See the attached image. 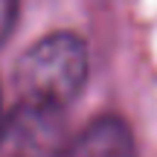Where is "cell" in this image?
<instances>
[{"instance_id":"6da1fadb","label":"cell","mask_w":157,"mask_h":157,"mask_svg":"<svg viewBox=\"0 0 157 157\" xmlns=\"http://www.w3.org/2000/svg\"><path fill=\"white\" fill-rule=\"evenodd\" d=\"M87 78V47L73 32L35 41L15 64V90L23 108L58 111L73 102Z\"/></svg>"},{"instance_id":"7a4b0ae2","label":"cell","mask_w":157,"mask_h":157,"mask_svg":"<svg viewBox=\"0 0 157 157\" xmlns=\"http://www.w3.org/2000/svg\"><path fill=\"white\" fill-rule=\"evenodd\" d=\"M58 157H137V140L125 119L105 113L61 146Z\"/></svg>"},{"instance_id":"3957f363","label":"cell","mask_w":157,"mask_h":157,"mask_svg":"<svg viewBox=\"0 0 157 157\" xmlns=\"http://www.w3.org/2000/svg\"><path fill=\"white\" fill-rule=\"evenodd\" d=\"M15 17H17V0H0V44L12 35Z\"/></svg>"},{"instance_id":"277c9868","label":"cell","mask_w":157,"mask_h":157,"mask_svg":"<svg viewBox=\"0 0 157 157\" xmlns=\"http://www.w3.org/2000/svg\"><path fill=\"white\" fill-rule=\"evenodd\" d=\"M0 131H3V93H0Z\"/></svg>"}]
</instances>
